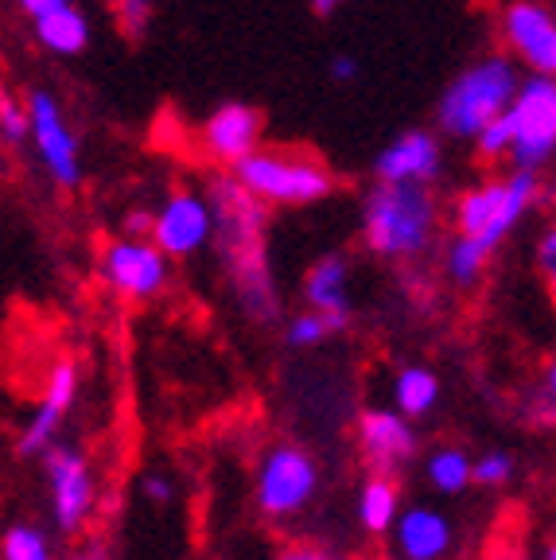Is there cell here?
I'll return each instance as SVG.
<instances>
[{
    "instance_id": "obj_25",
    "label": "cell",
    "mask_w": 556,
    "mask_h": 560,
    "mask_svg": "<svg viewBox=\"0 0 556 560\" xmlns=\"http://www.w3.org/2000/svg\"><path fill=\"white\" fill-rule=\"evenodd\" d=\"M24 140H32V114H27V102H20L16 94L4 90L0 97V144L4 149H20Z\"/></svg>"
},
{
    "instance_id": "obj_11",
    "label": "cell",
    "mask_w": 556,
    "mask_h": 560,
    "mask_svg": "<svg viewBox=\"0 0 556 560\" xmlns=\"http://www.w3.org/2000/svg\"><path fill=\"white\" fill-rule=\"evenodd\" d=\"M152 242L172 261H187V257L210 249L215 245V207H210V195L195 191V187H172L164 195V202L157 207Z\"/></svg>"
},
{
    "instance_id": "obj_32",
    "label": "cell",
    "mask_w": 556,
    "mask_h": 560,
    "mask_svg": "<svg viewBox=\"0 0 556 560\" xmlns=\"http://www.w3.org/2000/svg\"><path fill=\"white\" fill-rule=\"evenodd\" d=\"M62 4H74V0H16V9L24 12L27 20H35V16H47V12L62 9Z\"/></svg>"
},
{
    "instance_id": "obj_22",
    "label": "cell",
    "mask_w": 556,
    "mask_h": 560,
    "mask_svg": "<svg viewBox=\"0 0 556 560\" xmlns=\"http://www.w3.org/2000/svg\"><path fill=\"white\" fill-rule=\"evenodd\" d=\"M425 479L436 494H463L475 482V459L463 447H432L425 459Z\"/></svg>"
},
{
    "instance_id": "obj_39",
    "label": "cell",
    "mask_w": 556,
    "mask_h": 560,
    "mask_svg": "<svg viewBox=\"0 0 556 560\" xmlns=\"http://www.w3.org/2000/svg\"><path fill=\"white\" fill-rule=\"evenodd\" d=\"M487 560H513V557H487Z\"/></svg>"
},
{
    "instance_id": "obj_17",
    "label": "cell",
    "mask_w": 556,
    "mask_h": 560,
    "mask_svg": "<svg viewBox=\"0 0 556 560\" xmlns=\"http://www.w3.org/2000/svg\"><path fill=\"white\" fill-rule=\"evenodd\" d=\"M393 549L401 560H448L455 549L452 517L436 506H405L393 525Z\"/></svg>"
},
{
    "instance_id": "obj_9",
    "label": "cell",
    "mask_w": 556,
    "mask_h": 560,
    "mask_svg": "<svg viewBox=\"0 0 556 560\" xmlns=\"http://www.w3.org/2000/svg\"><path fill=\"white\" fill-rule=\"evenodd\" d=\"M27 114H32V144L39 164H44L47 179L62 191H74L82 187V149H79V132L70 129L67 114H62V102L44 86H32L24 94Z\"/></svg>"
},
{
    "instance_id": "obj_8",
    "label": "cell",
    "mask_w": 556,
    "mask_h": 560,
    "mask_svg": "<svg viewBox=\"0 0 556 560\" xmlns=\"http://www.w3.org/2000/svg\"><path fill=\"white\" fill-rule=\"evenodd\" d=\"M97 272H102L105 289L117 292L121 300L148 304V300H157L172 284V257L152 237L125 234L105 242Z\"/></svg>"
},
{
    "instance_id": "obj_21",
    "label": "cell",
    "mask_w": 556,
    "mask_h": 560,
    "mask_svg": "<svg viewBox=\"0 0 556 560\" xmlns=\"http://www.w3.org/2000/svg\"><path fill=\"white\" fill-rule=\"evenodd\" d=\"M393 405H397L405 417L420 420L440 405V377L428 366H401L393 377Z\"/></svg>"
},
{
    "instance_id": "obj_29",
    "label": "cell",
    "mask_w": 556,
    "mask_h": 560,
    "mask_svg": "<svg viewBox=\"0 0 556 560\" xmlns=\"http://www.w3.org/2000/svg\"><path fill=\"white\" fill-rule=\"evenodd\" d=\"M140 494H144L152 506H172L175 502V482L164 471H152L140 479Z\"/></svg>"
},
{
    "instance_id": "obj_35",
    "label": "cell",
    "mask_w": 556,
    "mask_h": 560,
    "mask_svg": "<svg viewBox=\"0 0 556 560\" xmlns=\"http://www.w3.org/2000/svg\"><path fill=\"white\" fill-rule=\"evenodd\" d=\"M67 560H114V557H109V545L105 541H86L82 549L70 552Z\"/></svg>"
},
{
    "instance_id": "obj_7",
    "label": "cell",
    "mask_w": 556,
    "mask_h": 560,
    "mask_svg": "<svg viewBox=\"0 0 556 560\" xmlns=\"http://www.w3.org/2000/svg\"><path fill=\"white\" fill-rule=\"evenodd\" d=\"M513 129L510 164L541 172L556 160V74H525L522 90L506 109Z\"/></svg>"
},
{
    "instance_id": "obj_16",
    "label": "cell",
    "mask_w": 556,
    "mask_h": 560,
    "mask_svg": "<svg viewBox=\"0 0 556 560\" xmlns=\"http://www.w3.org/2000/svg\"><path fill=\"white\" fill-rule=\"evenodd\" d=\"M443 172V144L436 132L409 129L397 140H390L374 156L378 184H425L432 187L436 175Z\"/></svg>"
},
{
    "instance_id": "obj_24",
    "label": "cell",
    "mask_w": 556,
    "mask_h": 560,
    "mask_svg": "<svg viewBox=\"0 0 556 560\" xmlns=\"http://www.w3.org/2000/svg\"><path fill=\"white\" fill-rule=\"evenodd\" d=\"M0 557L4 560H55L51 537L32 522H16L4 529V541H0Z\"/></svg>"
},
{
    "instance_id": "obj_19",
    "label": "cell",
    "mask_w": 556,
    "mask_h": 560,
    "mask_svg": "<svg viewBox=\"0 0 556 560\" xmlns=\"http://www.w3.org/2000/svg\"><path fill=\"white\" fill-rule=\"evenodd\" d=\"M35 44L44 47L47 55H59V59H74L90 47V16L74 4H62V9L47 12V16L32 20Z\"/></svg>"
},
{
    "instance_id": "obj_34",
    "label": "cell",
    "mask_w": 556,
    "mask_h": 560,
    "mask_svg": "<svg viewBox=\"0 0 556 560\" xmlns=\"http://www.w3.org/2000/svg\"><path fill=\"white\" fill-rule=\"evenodd\" d=\"M277 560H335L331 552L315 549V545H292V549L277 552Z\"/></svg>"
},
{
    "instance_id": "obj_1",
    "label": "cell",
    "mask_w": 556,
    "mask_h": 560,
    "mask_svg": "<svg viewBox=\"0 0 556 560\" xmlns=\"http://www.w3.org/2000/svg\"><path fill=\"white\" fill-rule=\"evenodd\" d=\"M215 207V254L234 300L253 324H277L280 292L269 261V202L257 199L230 167L207 179Z\"/></svg>"
},
{
    "instance_id": "obj_30",
    "label": "cell",
    "mask_w": 556,
    "mask_h": 560,
    "mask_svg": "<svg viewBox=\"0 0 556 560\" xmlns=\"http://www.w3.org/2000/svg\"><path fill=\"white\" fill-rule=\"evenodd\" d=\"M537 269H541V277H545L548 289H553V296H556V222L545 230V234H541V242H537Z\"/></svg>"
},
{
    "instance_id": "obj_5",
    "label": "cell",
    "mask_w": 556,
    "mask_h": 560,
    "mask_svg": "<svg viewBox=\"0 0 556 560\" xmlns=\"http://www.w3.org/2000/svg\"><path fill=\"white\" fill-rule=\"evenodd\" d=\"M230 172L269 207H315L335 195L331 167L300 149H257Z\"/></svg>"
},
{
    "instance_id": "obj_31",
    "label": "cell",
    "mask_w": 556,
    "mask_h": 560,
    "mask_svg": "<svg viewBox=\"0 0 556 560\" xmlns=\"http://www.w3.org/2000/svg\"><path fill=\"white\" fill-rule=\"evenodd\" d=\"M327 74H331V82H339V86H350V82L358 79V59H355V55H350V51L331 55Z\"/></svg>"
},
{
    "instance_id": "obj_36",
    "label": "cell",
    "mask_w": 556,
    "mask_h": 560,
    "mask_svg": "<svg viewBox=\"0 0 556 560\" xmlns=\"http://www.w3.org/2000/svg\"><path fill=\"white\" fill-rule=\"evenodd\" d=\"M541 389H545V401L556 409V362H548V370H545V382H541Z\"/></svg>"
},
{
    "instance_id": "obj_10",
    "label": "cell",
    "mask_w": 556,
    "mask_h": 560,
    "mask_svg": "<svg viewBox=\"0 0 556 560\" xmlns=\"http://www.w3.org/2000/svg\"><path fill=\"white\" fill-rule=\"evenodd\" d=\"M39 459H44L47 502H51L55 529L59 534H79L82 525L94 517L97 506V479L86 452L70 444H55Z\"/></svg>"
},
{
    "instance_id": "obj_28",
    "label": "cell",
    "mask_w": 556,
    "mask_h": 560,
    "mask_svg": "<svg viewBox=\"0 0 556 560\" xmlns=\"http://www.w3.org/2000/svg\"><path fill=\"white\" fill-rule=\"evenodd\" d=\"M518 475L510 452H487L475 459V487H506Z\"/></svg>"
},
{
    "instance_id": "obj_15",
    "label": "cell",
    "mask_w": 556,
    "mask_h": 560,
    "mask_svg": "<svg viewBox=\"0 0 556 560\" xmlns=\"http://www.w3.org/2000/svg\"><path fill=\"white\" fill-rule=\"evenodd\" d=\"M358 447H362V459L370 464V471L393 475L409 464L417 455V429H413V417L393 405V409H366L358 417Z\"/></svg>"
},
{
    "instance_id": "obj_3",
    "label": "cell",
    "mask_w": 556,
    "mask_h": 560,
    "mask_svg": "<svg viewBox=\"0 0 556 560\" xmlns=\"http://www.w3.org/2000/svg\"><path fill=\"white\" fill-rule=\"evenodd\" d=\"M522 90L518 59L513 55H483L467 62L436 102V129L443 137L475 140L495 117L510 109V102Z\"/></svg>"
},
{
    "instance_id": "obj_27",
    "label": "cell",
    "mask_w": 556,
    "mask_h": 560,
    "mask_svg": "<svg viewBox=\"0 0 556 560\" xmlns=\"http://www.w3.org/2000/svg\"><path fill=\"white\" fill-rule=\"evenodd\" d=\"M105 9L129 44H137L152 24V0H105Z\"/></svg>"
},
{
    "instance_id": "obj_13",
    "label": "cell",
    "mask_w": 556,
    "mask_h": 560,
    "mask_svg": "<svg viewBox=\"0 0 556 560\" xmlns=\"http://www.w3.org/2000/svg\"><path fill=\"white\" fill-rule=\"evenodd\" d=\"M74 401H79V366H74V359H59L51 370H47L44 394H39L32 417H27L24 429H20L16 452L20 455L51 452V447L59 444L62 420H67V412L74 409Z\"/></svg>"
},
{
    "instance_id": "obj_18",
    "label": "cell",
    "mask_w": 556,
    "mask_h": 560,
    "mask_svg": "<svg viewBox=\"0 0 556 560\" xmlns=\"http://www.w3.org/2000/svg\"><path fill=\"white\" fill-rule=\"evenodd\" d=\"M304 304L312 312L327 315L331 327L350 324V265L343 254H323L312 269L304 272Z\"/></svg>"
},
{
    "instance_id": "obj_6",
    "label": "cell",
    "mask_w": 556,
    "mask_h": 560,
    "mask_svg": "<svg viewBox=\"0 0 556 560\" xmlns=\"http://www.w3.org/2000/svg\"><path fill=\"white\" fill-rule=\"evenodd\" d=\"M320 494V464L304 447L296 444H273L257 464L253 479V499L257 510L269 522H288V517L304 514Z\"/></svg>"
},
{
    "instance_id": "obj_33",
    "label": "cell",
    "mask_w": 556,
    "mask_h": 560,
    "mask_svg": "<svg viewBox=\"0 0 556 560\" xmlns=\"http://www.w3.org/2000/svg\"><path fill=\"white\" fill-rule=\"evenodd\" d=\"M152 222H157V210H132L129 219H125V226H129V234L152 237Z\"/></svg>"
},
{
    "instance_id": "obj_12",
    "label": "cell",
    "mask_w": 556,
    "mask_h": 560,
    "mask_svg": "<svg viewBox=\"0 0 556 560\" xmlns=\"http://www.w3.org/2000/svg\"><path fill=\"white\" fill-rule=\"evenodd\" d=\"M502 39L530 74H556V12L541 0H510L502 9Z\"/></svg>"
},
{
    "instance_id": "obj_2",
    "label": "cell",
    "mask_w": 556,
    "mask_h": 560,
    "mask_svg": "<svg viewBox=\"0 0 556 560\" xmlns=\"http://www.w3.org/2000/svg\"><path fill=\"white\" fill-rule=\"evenodd\" d=\"M440 207L425 184H378L362 199V245L385 261H417L432 249Z\"/></svg>"
},
{
    "instance_id": "obj_20",
    "label": "cell",
    "mask_w": 556,
    "mask_h": 560,
    "mask_svg": "<svg viewBox=\"0 0 556 560\" xmlns=\"http://www.w3.org/2000/svg\"><path fill=\"white\" fill-rule=\"evenodd\" d=\"M401 487L390 479V475H370L358 490V525H362L366 534L385 537L393 534V525L401 517Z\"/></svg>"
},
{
    "instance_id": "obj_40",
    "label": "cell",
    "mask_w": 556,
    "mask_h": 560,
    "mask_svg": "<svg viewBox=\"0 0 556 560\" xmlns=\"http://www.w3.org/2000/svg\"><path fill=\"white\" fill-rule=\"evenodd\" d=\"M553 195H556V187H553Z\"/></svg>"
},
{
    "instance_id": "obj_14",
    "label": "cell",
    "mask_w": 556,
    "mask_h": 560,
    "mask_svg": "<svg viewBox=\"0 0 556 560\" xmlns=\"http://www.w3.org/2000/svg\"><path fill=\"white\" fill-rule=\"evenodd\" d=\"M265 117L250 102H222L215 105L199 125V144L218 167H238L245 156L262 149Z\"/></svg>"
},
{
    "instance_id": "obj_26",
    "label": "cell",
    "mask_w": 556,
    "mask_h": 560,
    "mask_svg": "<svg viewBox=\"0 0 556 560\" xmlns=\"http://www.w3.org/2000/svg\"><path fill=\"white\" fill-rule=\"evenodd\" d=\"M331 331H335V327H331L327 315L304 307V312L292 315V319L285 324V342L292 350H312V347H320V342H327Z\"/></svg>"
},
{
    "instance_id": "obj_4",
    "label": "cell",
    "mask_w": 556,
    "mask_h": 560,
    "mask_svg": "<svg viewBox=\"0 0 556 560\" xmlns=\"http://www.w3.org/2000/svg\"><path fill=\"white\" fill-rule=\"evenodd\" d=\"M541 199V172H525L513 167L510 175L498 179H483V184L467 187L452 207V226L455 234L483 237L490 249L506 242L513 230L522 226L530 207Z\"/></svg>"
},
{
    "instance_id": "obj_38",
    "label": "cell",
    "mask_w": 556,
    "mask_h": 560,
    "mask_svg": "<svg viewBox=\"0 0 556 560\" xmlns=\"http://www.w3.org/2000/svg\"><path fill=\"white\" fill-rule=\"evenodd\" d=\"M545 560H556V541H553V545H548V549H545Z\"/></svg>"
},
{
    "instance_id": "obj_23",
    "label": "cell",
    "mask_w": 556,
    "mask_h": 560,
    "mask_svg": "<svg viewBox=\"0 0 556 560\" xmlns=\"http://www.w3.org/2000/svg\"><path fill=\"white\" fill-rule=\"evenodd\" d=\"M495 257L483 237H471V234H455L452 245H448V254H443V272L452 280L455 289H475L478 280L487 277V265Z\"/></svg>"
},
{
    "instance_id": "obj_37",
    "label": "cell",
    "mask_w": 556,
    "mask_h": 560,
    "mask_svg": "<svg viewBox=\"0 0 556 560\" xmlns=\"http://www.w3.org/2000/svg\"><path fill=\"white\" fill-rule=\"evenodd\" d=\"M343 4H347V0H312V12L315 16H335Z\"/></svg>"
}]
</instances>
